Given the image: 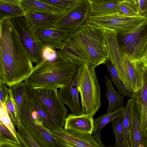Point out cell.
<instances>
[{
    "instance_id": "cell-1",
    "label": "cell",
    "mask_w": 147,
    "mask_h": 147,
    "mask_svg": "<svg viewBox=\"0 0 147 147\" xmlns=\"http://www.w3.org/2000/svg\"><path fill=\"white\" fill-rule=\"evenodd\" d=\"M0 22V81L10 87L24 81L34 67L10 19Z\"/></svg>"
},
{
    "instance_id": "cell-2",
    "label": "cell",
    "mask_w": 147,
    "mask_h": 147,
    "mask_svg": "<svg viewBox=\"0 0 147 147\" xmlns=\"http://www.w3.org/2000/svg\"><path fill=\"white\" fill-rule=\"evenodd\" d=\"M79 66L68 62L56 51L53 59H42L24 81L32 88H61L70 81Z\"/></svg>"
},
{
    "instance_id": "cell-3",
    "label": "cell",
    "mask_w": 147,
    "mask_h": 147,
    "mask_svg": "<svg viewBox=\"0 0 147 147\" xmlns=\"http://www.w3.org/2000/svg\"><path fill=\"white\" fill-rule=\"evenodd\" d=\"M106 30L87 22L69 36L95 68L106 61L108 54L105 40Z\"/></svg>"
},
{
    "instance_id": "cell-4",
    "label": "cell",
    "mask_w": 147,
    "mask_h": 147,
    "mask_svg": "<svg viewBox=\"0 0 147 147\" xmlns=\"http://www.w3.org/2000/svg\"><path fill=\"white\" fill-rule=\"evenodd\" d=\"M78 88L84 114L94 115L101 106L100 86L93 66L84 64L79 66Z\"/></svg>"
},
{
    "instance_id": "cell-5",
    "label": "cell",
    "mask_w": 147,
    "mask_h": 147,
    "mask_svg": "<svg viewBox=\"0 0 147 147\" xmlns=\"http://www.w3.org/2000/svg\"><path fill=\"white\" fill-rule=\"evenodd\" d=\"M147 21V18L141 16H128L116 13L98 15L89 14L87 22L118 34L132 31Z\"/></svg>"
},
{
    "instance_id": "cell-6",
    "label": "cell",
    "mask_w": 147,
    "mask_h": 147,
    "mask_svg": "<svg viewBox=\"0 0 147 147\" xmlns=\"http://www.w3.org/2000/svg\"><path fill=\"white\" fill-rule=\"evenodd\" d=\"M113 64L128 89L135 93L143 87L145 66L141 60L133 59L123 52L121 59Z\"/></svg>"
},
{
    "instance_id": "cell-7",
    "label": "cell",
    "mask_w": 147,
    "mask_h": 147,
    "mask_svg": "<svg viewBox=\"0 0 147 147\" xmlns=\"http://www.w3.org/2000/svg\"><path fill=\"white\" fill-rule=\"evenodd\" d=\"M31 88L42 107L52 119L63 128L68 111L60 100L57 89L48 87Z\"/></svg>"
},
{
    "instance_id": "cell-8",
    "label": "cell",
    "mask_w": 147,
    "mask_h": 147,
    "mask_svg": "<svg viewBox=\"0 0 147 147\" xmlns=\"http://www.w3.org/2000/svg\"><path fill=\"white\" fill-rule=\"evenodd\" d=\"M9 19L16 29L32 63L37 64L42 59L46 47L39 39L25 16Z\"/></svg>"
},
{
    "instance_id": "cell-9",
    "label": "cell",
    "mask_w": 147,
    "mask_h": 147,
    "mask_svg": "<svg viewBox=\"0 0 147 147\" xmlns=\"http://www.w3.org/2000/svg\"><path fill=\"white\" fill-rule=\"evenodd\" d=\"M20 121L50 147H63L44 126L38 114L28 103L21 107Z\"/></svg>"
},
{
    "instance_id": "cell-10",
    "label": "cell",
    "mask_w": 147,
    "mask_h": 147,
    "mask_svg": "<svg viewBox=\"0 0 147 147\" xmlns=\"http://www.w3.org/2000/svg\"><path fill=\"white\" fill-rule=\"evenodd\" d=\"M89 12L87 0H79L63 14L59 17L52 27L65 29L70 34L87 22Z\"/></svg>"
},
{
    "instance_id": "cell-11",
    "label": "cell",
    "mask_w": 147,
    "mask_h": 147,
    "mask_svg": "<svg viewBox=\"0 0 147 147\" xmlns=\"http://www.w3.org/2000/svg\"><path fill=\"white\" fill-rule=\"evenodd\" d=\"M49 131L63 147H103L88 133L63 128Z\"/></svg>"
},
{
    "instance_id": "cell-12",
    "label": "cell",
    "mask_w": 147,
    "mask_h": 147,
    "mask_svg": "<svg viewBox=\"0 0 147 147\" xmlns=\"http://www.w3.org/2000/svg\"><path fill=\"white\" fill-rule=\"evenodd\" d=\"M79 67L70 81L65 86L61 88L59 92V96L62 102L69 108L71 114L75 115L84 114L79 100Z\"/></svg>"
},
{
    "instance_id": "cell-13",
    "label": "cell",
    "mask_w": 147,
    "mask_h": 147,
    "mask_svg": "<svg viewBox=\"0 0 147 147\" xmlns=\"http://www.w3.org/2000/svg\"><path fill=\"white\" fill-rule=\"evenodd\" d=\"M131 120L129 134V147H147V140L142 132L135 100L130 99Z\"/></svg>"
},
{
    "instance_id": "cell-14",
    "label": "cell",
    "mask_w": 147,
    "mask_h": 147,
    "mask_svg": "<svg viewBox=\"0 0 147 147\" xmlns=\"http://www.w3.org/2000/svg\"><path fill=\"white\" fill-rule=\"evenodd\" d=\"M38 38L46 47L54 49H61L63 42L70 33L66 30L53 27L35 31Z\"/></svg>"
},
{
    "instance_id": "cell-15",
    "label": "cell",
    "mask_w": 147,
    "mask_h": 147,
    "mask_svg": "<svg viewBox=\"0 0 147 147\" xmlns=\"http://www.w3.org/2000/svg\"><path fill=\"white\" fill-rule=\"evenodd\" d=\"M63 43V48L59 51L68 62L78 66L84 64L92 65L87 57L69 36Z\"/></svg>"
},
{
    "instance_id": "cell-16",
    "label": "cell",
    "mask_w": 147,
    "mask_h": 147,
    "mask_svg": "<svg viewBox=\"0 0 147 147\" xmlns=\"http://www.w3.org/2000/svg\"><path fill=\"white\" fill-rule=\"evenodd\" d=\"M133 96L136 103L141 130L147 140V66H145L143 86L134 93Z\"/></svg>"
},
{
    "instance_id": "cell-17",
    "label": "cell",
    "mask_w": 147,
    "mask_h": 147,
    "mask_svg": "<svg viewBox=\"0 0 147 147\" xmlns=\"http://www.w3.org/2000/svg\"><path fill=\"white\" fill-rule=\"evenodd\" d=\"M93 116L84 114L79 115L69 114L65 120L64 129L92 134L94 129Z\"/></svg>"
},
{
    "instance_id": "cell-18",
    "label": "cell",
    "mask_w": 147,
    "mask_h": 147,
    "mask_svg": "<svg viewBox=\"0 0 147 147\" xmlns=\"http://www.w3.org/2000/svg\"><path fill=\"white\" fill-rule=\"evenodd\" d=\"M147 24V21L129 32L117 34L119 47L123 52L131 57L139 42L140 34Z\"/></svg>"
},
{
    "instance_id": "cell-19",
    "label": "cell",
    "mask_w": 147,
    "mask_h": 147,
    "mask_svg": "<svg viewBox=\"0 0 147 147\" xmlns=\"http://www.w3.org/2000/svg\"><path fill=\"white\" fill-rule=\"evenodd\" d=\"M16 127V136L23 147H50L20 121Z\"/></svg>"
},
{
    "instance_id": "cell-20",
    "label": "cell",
    "mask_w": 147,
    "mask_h": 147,
    "mask_svg": "<svg viewBox=\"0 0 147 147\" xmlns=\"http://www.w3.org/2000/svg\"><path fill=\"white\" fill-rule=\"evenodd\" d=\"M21 3L27 12L53 14L59 17L66 12L40 0H21Z\"/></svg>"
},
{
    "instance_id": "cell-21",
    "label": "cell",
    "mask_w": 147,
    "mask_h": 147,
    "mask_svg": "<svg viewBox=\"0 0 147 147\" xmlns=\"http://www.w3.org/2000/svg\"><path fill=\"white\" fill-rule=\"evenodd\" d=\"M25 92L31 104L38 113L45 127L50 131H55L62 128L52 119L42 107L30 87L26 85Z\"/></svg>"
},
{
    "instance_id": "cell-22",
    "label": "cell",
    "mask_w": 147,
    "mask_h": 147,
    "mask_svg": "<svg viewBox=\"0 0 147 147\" xmlns=\"http://www.w3.org/2000/svg\"><path fill=\"white\" fill-rule=\"evenodd\" d=\"M21 0H0V22L6 19L24 16Z\"/></svg>"
},
{
    "instance_id": "cell-23",
    "label": "cell",
    "mask_w": 147,
    "mask_h": 147,
    "mask_svg": "<svg viewBox=\"0 0 147 147\" xmlns=\"http://www.w3.org/2000/svg\"><path fill=\"white\" fill-rule=\"evenodd\" d=\"M24 16L35 31L52 27L58 19V16L26 12Z\"/></svg>"
},
{
    "instance_id": "cell-24",
    "label": "cell",
    "mask_w": 147,
    "mask_h": 147,
    "mask_svg": "<svg viewBox=\"0 0 147 147\" xmlns=\"http://www.w3.org/2000/svg\"><path fill=\"white\" fill-rule=\"evenodd\" d=\"M89 14L107 15L118 13L119 0H87Z\"/></svg>"
},
{
    "instance_id": "cell-25",
    "label": "cell",
    "mask_w": 147,
    "mask_h": 147,
    "mask_svg": "<svg viewBox=\"0 0 147 147\" xmlns=\"http://www.w3.org/2000/svg\"><path fill=\"white\" fill-rule=\"evenodd\" d=\"M106 81L105 82L107 86V92L105 95L108 101V106L106 113H110L123 107L125 96L114 88L111 79L105 76Z\"/></svg>"
},
{
    "instance_id": "cell-26",
    "label": "cell",
    "mask_w": 147,
    "mask_h": 147,
    "mask_svg": "<svg viewBox=\"0 0 147 147\" xmlns=\"http://www.w3.org/2000/svg\"><path fill=\"white\" fill-rule=\"evenodd\" d=\"M124 107L110 113H106L101 115L98 118L94 119V129L93 136L96 141L103 147H105L100 138V132L103 128L108 123L112 122L115 118L122 115Z\"/></svg>"
},
{
    "instance_id": "cell-27",
    "label": "cell",
    "mask_w": 147,
    "mask_h": 147,
    "mask_svg": "<svg viewBox=\"0 0 147 147\" xmlns=\"http://www.w3.org/2000/svg\"><path fill=\"white\" fill-rule=\"evenodd\" d=\"M107 67V70L114 84L117 87L119 91L125 96L131 98L134 92L128 89L120 78L117 70L110 59L108 54L105 63Z\"/></svg>"
},
{
    "instance_id": "cell-28",
    "label": "cell",
    "mask_w": 147,
    "mask_h": 147,
    "mask_svg": "<svg viewBox=\"0 0 147 147\" xmlns=\"http://www.w3.org/2000/svg\"><path fill=\"white\" fill-rule=\"evenodd\" d=\"M26 84L22 82L10 87L13 98L15 102L17 112L18 123L20 121V112L24 100Z\"/></svg>"
},
{
    "instance_id": "cell-29",
    "label": "cell",
    "mask_w": 147,
    "mask_h": 147,
    "mask_svg": "<svg viewBox=\"0 0 147 147\" xmlns=\"http://www.w3.org/2000/svg\"><path fill=\"white\" fill-rule=\"evenodd\" d=\"M118 13L128 16H141L139 9L138 0H119Z\"/></svg>"
},
{
    "instance_id": "cell-30",
    "label": "cell",
    "mask_w": 147,
    "mask_h": 147,
    "mask_svg": "<svg viewBox=\"0 0 147 147\" xmlns=\"http://www.w3.org/2000/svg\"><path fill=\"white\" fill-rule=\"evenodd\" d=\"M112 129L115 139L116 147H125L122 122V115L112 122Z\"/></svg>"
},
{
    "instance_id": "cell-31",
    "label": "cell",
    "mask_w": 147,
    "mask_h": 147,
    "mask_svg": "<svg viewBox=\"0 0 147 147\" xmlns=\"http://www.w3.org/2000/svg\"><path fill=\"white\" fill-rule=\"evenodd\" d=\"M131 113L130 100L127 102L122 114V122L123 126L124 141L125 147H129V134L130 127Z\"/></svg>"
},
{
    "instance_id": "cell-32",
    "label": "cell",
    "mask_w": 147,
    "mask_h": 147,
    "mask_svg": "<svg viewBox=\"0 0 147 147\" xmlns=\"http://www.w3.org/2000/svg\"><path fill=\"white\" fill-rule=\"evenodd\" d=\"M147 45V24L142 31L139 42L131 57L133 59L141 60L144 51Z\"/></svg>"
},
{
    "instance_id": "cell-33",
    "label": "cell",
    "mask_w": 147,
    "mask_h": 147,
    "mask_svg": "<svg viewBox=\"0 0 147 147\" xmlns=\"http://www.w3.org/2000/svg\"><path fill=\"white\" fill-rule=\"evenodd\" d=\"M5 105L8 115L14 126L16 127L18 124L16 110L10 88Z\"/></svg>"
},
{
    "instance_id": "cell-34",
    "label": "cell",
    "mask_w": 147,
    "mask_h": 147,
    "mask_svg": "<svg viewBox=\"0 0 147 147\" xmlns=\"http://www.w3.org/2000/svg\"><path fill=\"white\" fill-rule=\"evenodd\" d=\"M0 122L6 126L14 136H16V131L7 113L5 104L0 103Z\"/></svg>"
},
{
    "instance_id": "cell-35",
    "label": "cell",
    "mask_w": 147,
    "mask_h": 147,
    "mask_svg": "<svg viewBox=\"0 0 147 147\" xmlns=\"http://www.w3.org/2000/svg\"><path fill=\"white\" fill-rule=\"evenodd\" d=\"M66 12L79 0H40Z\"/></svg>"
},
{
    "instance_id": "cell-36",
    "label": "cell",
    "mask_w": 147,
    "mask_h": 147,
    "mask_svg": "<svg viewBox=\"0 0 147 147\" xmlns=\"http://www.w3.org/2000/svg\"><path fill=\"white\" fill-rule=\"evenodd\" d=\"M0 140L20 144L18 138H16L8 128L0 122Z\"/></svg>"
},
{
    "instance_id": "cell-37",
    "label": "cell",
    "mask_w": 147,
    "mask_h": 147,
    "mask_svg": "<svg viewBox=\"0 0 147 147\" xmlns=\"http://www.w3.org/2000/svg\"><path fill=\"white\" fill-rule=\"evenodd\" d=\"M4 82L0 81V103L5 104L9 89H8Z\"/></svg>"
},
{
    "instance_id": "cell-38",
    "label": "cell",
    "mask_w": 147,
    "mask_h": 147,
    "mask_svg": "<svg viewBox=\"0 0 147 147\" xmlns=\"http://www.w3.org/2000/svg\"><path fill=\"white\" fill-rule=\"evenodd\" d=\"M56 51L55 49L48 47H46L44 51L43 59L51 60L56 57Z\"/></svg>"
},
{
    "instance_id": "cell-39",
    "label": "cell",
    "mask_w": 147,
    "mask_h": 147,
    "mask_svg": "<svg viewBox=\"0 0 147 147\" xmlns=\"http://www.w3.org/2000/svg\"><path fill=\"white\" fill-rule=\"evenodd\" d=\"M138 2L140 15L147 18V0H138Z\"/></svg>"
},
{
    "instance_id": "cell-40",
    "label": "cell",
    "mask_w": 147,
    "mask_h": 147,
    "mask_svg": "<svg viewBox=\"0 0 147 147\" xmlns=\"http://www.w3.org/2000/svg\"><path fill=\"white\" fill-rule=\"evenodd\" d=\"M0 147H23L21 144L0 140Z\"/></svg>"
},
{
    "instance_id": "cell-41",
    "label": "cell",
    "mask_w": 147,
    "mask_h": 147,
    "mask_svg": "<svg viewBox=\"0 0 147 147\" xmlns=\"http://www.w3.org/2000/svg\"><path fill=\"white\" fill-rule=\"evenodd\" d=\"M140 60L145 65L147 66V45L144 51Z\"/></svg>"
},
{
    "instance_id": "cell-42",
    "label": "cell",
    "mask_w": 147,
    "mask_h": 147,
    "mask_svg": "<svg viewBox=\"0 0 147 147\" xmlns=\"http://www.w3.org/2000/svg\"><path fill=\"white\" fill-rule=\"evenodd\" d=\"M107 147H116L115 146H109Z\"/></svg>"
}]
</instances>
